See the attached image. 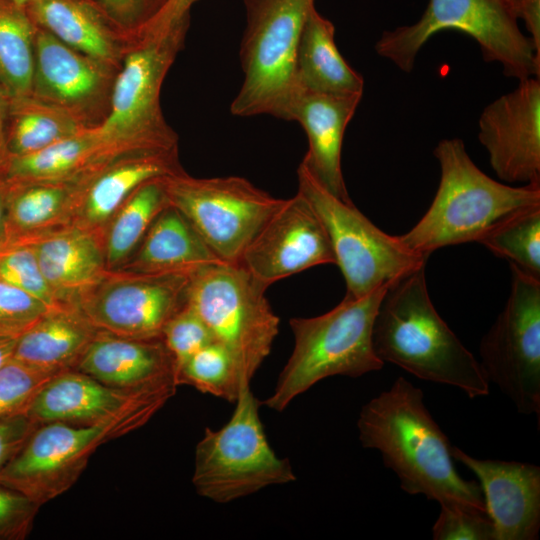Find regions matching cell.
<instances>
[{
	"mask_svg": "<svg viewBox=\"0 0 540 540\" xmlns=\"http://www.w3.org/2000/svg\"><path fill=\"white\" fill-rule=\"evenodd\" d=\"M357 428L361 445L380 452L407 494L487 512L479 483L458 474L453 446L427 410L422 390L405 378L362 407Z\"/></svg>",
	"mask_w": 540,
	"mask_h": 540,
	"instance_id": "obj_1",
	"label": "cell"
},
{
	"mask_svg": "<svg viewBox=\"0 0 540 540\" xmlns=\"http://www.w3.org/2000/svg\"><path fill=\"white\" fill-rule=\"evenodd\" d=\"M425 266L388 286L374 320V352L422 380L457 387L470 398L486 396L489 382L479 361L430 299Z\"/></svg>",
	"mask_w": 540,
	"mask_h": 540,
	"instance_id": "obj_2",
	"label": "cell"
},
{
	"mask_svg": "<svg viewBox=\"0 0 540 540\" xmlns=\"http://www.w3.org/2000/svg\"><path fill=\"white\" fill-rule=\"evenodd\" d=\"M433 154L441 171L435 197L416 225L399 236L419 254L479 242L511 216L540 206V183L513 187L492 179L475 165L459 138L441 140Z\"/></svg>",
	"mask_w": 540,
	"mask_h": 540,
	"instance_id": "obj_3",
	"label": "cell"
},
{
	"mask_svg": "<svg viewBox=\"0 0 540 540\" xmlns=\"http://www.w3.org/2000/svg\"><path fill=\"white\" fill-rule=\"evenodd\" d=\"M389 285L354 298L345 295L330 311L289 321L294 346L273 393L261 402L281 412L300 394L331 376L357 378L382 369L372 332L381 300Z\"/></svg>",
	"mask_w": 540,
	"mask_h": 540,
	"instance_id": "obj_4",
	"label": "cell"
},
{
	"mask_svg": "<svg viewBox=\"0 0 540 540\" xmlns=\"http://www.w3.org/2000/svg\"><path fill=\"white\" fill-rule=\"evenodd\" d=\"M267 288L240 263L207 264L189 276L186 304L233 358L241 387L250 385L279 333Z\"/></svg>",
	"mask_w": 540,
	"mask_h": 540,
	"instance_id": "obj_5",
	"label": "cell"
},
{
	"mask_svg": "<svg viewBox=\"0 0 540 540\" xmlns=\"http://www.w3.org/2000/svg\"><path fill=\"white\" fill-rule=\"evenodd\" d=\"M459 30L479 45L486 62H498L507 77L520 80L540 75V55L519 29L505 0H429L420 19L383 32L375 44L380 56L411 72L416 56L435 33Z\"/></svg>",
	"mask_w": 540,
	"mask_h": 540,
	"instance_id": "obj_6",
	"label": "cell"
},
{
	"mask_svg": "<svg viewBox=\"0 0 540 540\" xmlns=\"http://www.w3.org/2000/svg\"><path fill=\"white\" fill-rule=\"evenodd\" d=\"M314 0H245L240 46L242 85L230 105L235 116L271 115L285 120L296 93L295 60Z\"/></svg>",
	"mask_w": 540,
	"mask_h": 540,
	"instance_id": "obj_7",
	"label": "cell"
},
{
	"mask_svg": "<svg viewBox=\"0 0 540 540\" xmlns=\"http://www.w3.org/2000/svg\"><path fill=\"white\" fill-rule=\"evenodd\" d=\"M235 402L230 420L218 430L205 428L195 449V490L221 504L296 480L289 460L279 458L268 442L259 417L261 402L250 385L239 389Z\"/></svg>",
	"mask_w": 540,
	"mask_h": 540,
	"instance_id": "obj_8",
	"label": "cell"
},
{
	"mask_svg": "<svg viewBox=\"0 0 540 540\" xmlns=\"http://www.w3.org/2000/svg\"><path fill=\"white\" fill-rule=\"evenodd\" d=\"M168 400H150L92 425L40 424L1 471L0 483L24 494L40 507L76 483L101 445L145 425Z\"/></svg>",
	"mask_w": 540,
	"mask_h": 540,
	"instance_id": "obj_9",
	"label": "cell"
},
{
	"mask_svg": "<svg viewBox=\"0 0 540 540\" xmlns=\"http://www.w3.org/2000/svg\"><path fill=\"white\" fill-rule=\"evenodd\" d=\"M187 28L143 34L131 43L113 81L109 110L97 124L105 140L134 153L177 149V136L161 111L160 91Z\"/></svg>",
	"mask_w": 540,
	"mask_h": 540,
	"instance_id": "obj_10",
	"label": "cell"
},
{
	"mask_svg": "<svg viewBox=\"0 0 540 540\" xmlns=\"http://www.w3.org/2000/svg\"><path fill=\"white\" fill-rule=\"evenodd\" d=\"M298 193L311 205L329 237L346 295L358 298L426 265L429 256L407 247L361 213L324 189L301 165Z\"/></svg>",
	"mask_w": 540,
	"mask_h": 540,
	"instance_id": "obj_11",
	"label": "cell"
},
{
	"mask_svg": "<svg viewBox=\"0 0 540 540\" xmlns=\"http://www.w3.org/2000/svg\"><path fill=\"white\" fill-rule=\"evenodd\" d=\"M164 183L170 205L226 263L240 261L247 245L283 202L239 176L195 178L182 171L165 176Z\"/></svg>",
	"mask_w": 540,
	"mask_h": 540,
	"instance_id": "obj_12",
	"label": "cell"
},
{
	"mask_svg": "<svg viewBox=\"0 0 540 540\" xmlns=\"http://www.w3.org/2000/svg\"><path fill=\"white\" fill-rule=\"evenodd\" d=\"M505 307L480 342L479 361L494 383L524 415L540 418V279L510 265Z\"/></svg>",
	"mask_w": 540,
	"mask_h": 540,
	"instance_id": "obj_13",
	"label": "cell"
},
{
	"mask_svg": "<svg viewBox=\"0 0 540 540\" xmlns=\"http://www.w3.org/2000/svg\"><path fill=\"white\" fill-rule=\"evenodd\" d=\"M190 274L110 270L77 308L97 330L137 339H162L167 322L186 305Z\"/></svg>",
	"mask_w": 540,
	"mask_h": 540,
	"instance_id": "obj_14",
	"label": "cell"
},
{
	"mask_svg": "<svg viewBox=\"0 0 540 540\" xmlns=\"http://www.w3.org/2000/svg\"><path fill=\"white\" fill-rule=\"evenodd\" d=\"M240 263L266 287L311 267L335 264L327 232L300 194L283 199L245 248Z\"/></svg>",
	"mask_w": 540,
	"mask_h": 540,
	"instance_id": "obj_15",
	"label": "cell"
},
{
	"mask_svg": "<svg viewBox=\"0 0 540 540\" xmlns=\"http://www.w3.org/2000/svg\"><path fill=\"white\" fill-rule=\"evenodd\" d=\"M478 138L498 178L540 183V81L529 77L482 111Z\"/></svg>",
	"mask_w": 540,
	"mask_h": 540,
	"instance_id": "obj_16",
	"label": "cell"
},
{
	"mask_svg": "<svg viewBox=\"0 0 540 540\" xmlns=\"http://www.w3.org/2000/svg\"><path fill=\"white\" fill-rule=\"evenodd\" d=\"M112 69L37 28L32 96L65 109L92 126V113L111 92Z\"/></svg>",
	"mask_w": 540,
	"mask_h": 540,
	"instance_id": "obj_17",
	"label": "cell"
},
{
	"mask_svg": "<svg viewBox=\"0 0 540 540\" xmlns=\"http://www.w3.org/2000/svg\"><path fill=\"white\" fill-rule=\"evenodd\" d=\"M452 457L472 471L481 487L495 540H535L540 530V467L477 459L458 447Z\"/></svg>",
	"mask_w": 540,
	"mask_h": 540,
	"instance_id": "obj_18",
	"label": "cell"
},
{
	"mask_svg": "<svg viewBox=\"0 0 540 540\" xmlns=\"http://www.w3.org/2000/svg\"><path fill=\"white\" fill-rule=\"evenodd\" d=\"M176 387L174 383H167L141 390H123L72 369L52 377L37 393L26 413L38 425L49 422L92 425L150 400L170 399Z\"/></svg>",
	"mask_w": 540,
	"mask_h": 540,
	"instance_id": "obj_19",
	"label": "cell"
},
{
	"mask_svg": "<svg viewBox=\"0 0 540 540\" xmlns=\"http://www.w3.org/2000/svg\"><path fill=\"white\" fill-rule=\"evenodd\" d=\"M362 95H332L297 90L285 120L297 121L308 138L300 165L329 193L352 202L343 177L341 152L346 127Z\"/></svg>",
	"mask_w": 540,
	"mask_h": 540,
	"instance_id": "obj_20",
	"label": "cell"
},
{
	"mask_svg": "<svg viewBox=\"0 0 540 540\" xmlns=\"http://www.w3.org/2000/svg\"><path fill=\"white\" fill-rule=\"evenodd\" d=\"M27 242L32 243L42 274L63 306L77 308L80 299L110 271L104 240L76 225L43 233Z\"/></svg>",
	"mask_w": 540,
	"mask_h": 540,
	"instance_id": "obj_21",
	"label": "cell"
},
{
	"mask_svg": "<svg viewBox=\"0 0 540 540\" xmlns=\"http://www.w3.org/2000/svg\"><path fill=\"white\" fill-rule=\"evenodd\" d=\"M75 370L123 390L176 384L173 359L162 339H130L100 330Z\"/></svg>",
	"mask_w": 540,
	"mask_h": 540,
	"instance_id": "obj_22",
	"label": "cell"
},
{
	"mask_svg": "<svg viewBox=\"0 0 540 540\" xmlns=\"http://www.w3.org/2000/svg\"><path fill=\"white\" fill-rule=\"evenodd\" d=\"M182 171L177 149L121 157L84 183L71 224L93 232L104 240L112 217L140 185Z\"/></svg>",
	"mask_w": 540,
	"mask_h": 540,
	"instance_id": "obj_23",
	"label": "cell"
},
{
	"mask_svg": "<svg viewBox=\"0 0 540 540\" xmlns=\"http://www.w3.org/2000/svg\"><path fill=\"white\" fill-rule=\"evenodd\" d=\"M130 154L136 153L105 140L95 125L40 151L9 157L1 179L11 182L83 180Z\"/></svg>",
	"mask_w": 540,
	"mask_h": 540,
	"instance_id": "obj_24",
	"label": "cell"
},
{
	"mask_svg": "<svg viewBox=\"0 0 540 540\" xmlns=\"http://www.w3.org/2000/svg\"><path fill=\"white\" fill-rule=\"evenodd\" d=\"M85 181H7L9 188L2 244L27 241L71 225Z\"/></svg>",
	"mask_w": 540,
	"mask_h": 540,
	"instance_id": "obj_25",
	"label": "cell"
},
{
	"mask_svg": "<svg viewBox=\"0 0 540 540\" xmlns=\"http://www.w3.org/2000/svg\"><path fill=\"white\" fill-rule=\"evenodd\" d=\"M222 262L190 222L172 205L162 210L125 266L119 271L138 274H191Z\"/></svg>",
	"mask_w": 540,
	"mask_h": 540,
	"instance_id": "obj_26",
	"label": "cell"
},
{
	"mask_svg": "<svg viewBox=\"0 0 540 540\" xmlns=\"http://www.w3.org/2000/svg\"><path fill=\"white\" fill-rule=\"evenodd\" d=\"M97 332L76 307L52 310L18 337L12 359L52 375L76 369Z\"/></svg>",
	"mask_w": 540,
	"mask_h": 540,
	"instance_id": "obj_27",
	"label": "cell"
},
{
	"mask_svg": "<svg viewBox=\"0 0 540 540\" xmlns=\"http://www.w3.org/2000/svg\"><path fill=\"white\" fill-rule=\"evenodd\" d=\"M295 84L297 90L315 93H363V77L348 65L336 46L334 25L315 7L307 16L298 43Z\"/></svg>",
	"mask_w": 540,
	"mask_h": 540,
	"instance_id": "obj_28",
	"label": "cell"
},
{
	"mask_svg": "<svg viewBox=\"0 0 540 540\" xmlns=\"http://www.w3.org/2000/svg\"><path fill=\"white\" fill-rule=\"evenodd\" d=\"M33 21L61 42L115 67L120 46L99 14L80 0H32L27 7Z\"/></svg>",
	"mask_w": 540,
	"mask_h": 540,
	"instance_id": "obj_29",
	"label": "cell"
},
{
	"mask_svg": "<svg viewBox=\"0 0 540 540\" xmlns=\"http://www.w3.org/2000/svg\"><path fill=\"white\" fill-rule=\"evenodd\" d=\"M87 127L90 126L67 110L32 95L9 99V157L40 151Z\"/></svg>",
	"mask_w": 540,
	"mask_h": 540,
	"instance_id": "obj_30",
	"label": "cell"
},
{
	"mask_svg": "<svg viewBox=\"0 0 540 540\" xmlns=\"http://www.w3.org/2000/svg\"><path fill=\"white\" fill-rule=\"evenodd\" d=\"M164 177L140 185L112 217L104 235L108 270L120 268L131 257L152 222L170 205Z\"/></svg>",
	"mask_w": 540,
	"mask_h": 540,
	"instance_id": "obj_31",
	"label": "cell"
},
{
	"mask_svg": "<svg viewBox=\"0 0 540 540\" xmlns=\"http://www.w3.org/2000/svg\"><path fill=\"white\" fill-rule=\"evenodd\" d=\"M36 32L27 7L0 0V86L9 99L32 93Z\"/></svg>",
	"mask_w": 540,
	"mask_h": 540,
	"instance_id": "obj_32",
	"label": "cell"
},
{
	"mask_svg": "<svg viewBox=\"0 0 540 540\" xmlns=\"http://www.w3.org/2000/svg\"><path fill=\"white\" fill-rule=\"evenodd\" d=\"M479 243L525 274L540 279V206L506 219Z\"/></svg>",
	"mask_w": 540,
	"mask_h": 540,
	"instance_id": "obj_33",
	"label": "cell"
},
{
	"mask_svg": "<svg viewBox=\"0 0 540 540\" xmlns=\"http://www.w3.org/2000/svg\"><path fill=\"white\" fill-rule=\"evenodd\" d=\"M177 385L193 386L202 393L235 402L241 383L229 352L213 341L194 353L175 373Z\"/></svg>",
	"mask_w": 540,
	"mask_h": 540,
	"instance_id": "obj_34",
	"label": "cell"
},
{
	"mask_svg": "<svg viewBox=\"0 0 540 540\" xmlns=\"http://www.w3.org/2000/svg\"><path fill=\"white\" fill-rule=\"evenodd\" d=\"M0 280L32 295L51 309L67 307L58 302L46 282L31 242L0 246Z\"/></svg>",
	"mask_w": 540,
	"mask_h": 540,
	"instance_id": "obj_35",
	"label": "cell"
},
{
	"mask_svg": "<svg viewBox=\"0 0 540 540\" xmlns=\"http://www.w3.org/2000/svg\"><path fill=\"white\" fill-rule=\"evenodd\" d=\"M55 375L14 359L0 368V418L26 413L40 389Z\"/></svg>",
	"mask_w": 540,
	"mask_h": 540,
	"instance_id": "obj_36",
	"label": "cell"
},
{
	"mask_svg": "<svg viewBox=\"0 0 540 540\" xmlns=\"http://www.w3.org/2000/svg\"><path fill=\"white\" fill-rule=\"evenodd\" d=\"M162 341L173 359L176 373L187 359L214 340L204 321L186 304L165 325Z\"/></svg>",
	"mask_w": 540,
	"mask_h": 540,
	"instance_id": "obj_37",
	"label": "cell"
},
{
	"mask_svg": "<svg viewBox=\"0 0 540 540\" xmlns=\"http://www.w3.org/2000/svg\"><path fill=\"white\" fill-rule=\"evenodd\" d=\"M432 527L434 540H495L487 512L462 505H440Z\"/></svg>",
	"mask_w": 540,
	"mask_h": 540,
	"instance_id": "obj_38",
	"label": "cell"
},
{
	"mask_svg": "<svg viewBox=\"0 0 540 540\" xmlns=\"http://www.w3.org/2000/svg\"><path fill=\"white\" fill-rule=\"evenodd\" d=\"M52 310L56 309L0 280V337H19Z\"/></svg>",
	"mask_w": 540,
	"mask_h": 540,
	"instance_id": "obj_39",
	"label": "cell"
},
{
	"mask_svg": "<svg viewBox=\"0 0 540 540\" xmlns=\"http://www.w3.org/2000/svg\"><path fill=\"white\" fill-rule=\"evenodd\" d=\"M38 509L27 496L0 483V540L25 539Z\"/></svg>",
	"mask_w": 540,
	"mask_h": 540,
	"instance_id": "obj_40",
	"label": "cell"
},
{
	"mask_svg": "<svg viewBox=\"0 0 540 540\" xmlns=\"http://www.w3.org/2000/svg\"><path fill=\"white\" fill-rule=\"evenodd\" d=\"M165 0H93L116 25L140 35Z\"/></svg>",
	"mask_w": 540,
	"mask_h": 540,
	"instance_id": "obj_41",
	"label": "cell"
},
{
	"mask_svg": "<svg viewBox=\"0 0 540 540\" xmlns=\"http://www.w3.org/2000/svg\"><path fill=\"white\" fill-rule=\"evenodd\" d=\"M37 426L27 413L0 418V473L22 449Z\"/></svg>",
	"mask_w": 540,
	"mask_h": 540,
	"instance_id": "obj_42",
	"label": "cell"
},
{
	"mask_svg": "<svg viewBox=\"0 0 540 540\" xmlns=\"http://www.w3.org/2000/svg\"><path fill=\"white\" fill-rule=\"evenodd\" d=\"M197 0H165L159 10L145 26L141 35L167 31L188 26L189 11Z\"/></svg>",
	"mask_w": 540,
	"mask_h": 540,
	"instance_id": "obj_43",
	"label": "cell"
},
{
	"mask_svg": "<svg viewBox=\"0 0 540 540\" xmlns=\"http://www.w3.org/2000/svg\"><path fill=\"white\" fill-rule=\"evenodd\" d=\"M515 16L522 19L540 55V0H518L513 7Z\"/></svg>",
	"mask_w": 540,
	"mask_h": 540,
	"instance_id": "obj_44",
	"label": "cell"
},
{
	"mask_svg": "<svg viewBox=\"0 0 540 540\" xmlns=\"http://www.w3.org/2000/svg\"><path fill=\"white\" fill-rule=\"evenodd\" d=\"M9 98L0 86V179L9 159L7 150V122Z\"/></svg>",
	"mask_w": 540,
	"mask_h": 540,
	"instance_id": "obj_45",
	"label": "cell"
},
{
	"mask_svg": "<svg viewBox=\"0 0 540 540\" xmlns=\"http://www.w3.org/2000/svg\"><path fill=\"white\" fill-rule=\"evenodd\" d=\"M8 188V182L4 179H0V245L3 243L5 236V216Z\"/></svg>",
	"mask_w": 540,
	"mask_h": 540,
	"instance_id": "obj_46",
	"label": "cell"
},
{
	"mask_svg": "<svg viewBox=\"0 0 540 540\" xmlns=\"http://www.w3.org/2000/svg\"><path fill=\"white\" fill-rule=\"evenodd\" d=\"M17 339L18 337H0V368L12 359Z\"/></svg>",
	"mask_w": 540,
	"mask_h": 540,
	"instance_id": "obj_47",
	"label": "cell"
},
{
	"mask_svg": "<svg viewBox=\"0 0 540 540\" xmlns=\"http://www.w3.org/2000/svg\"><path fill=\"white\" fill-rule=\"evenodd\" d=\"M12 1L16 2L19 5L25 6V7H28L29 4L32 2V0H12Z\"/></svg>",
	"mask_w": 540,
	"mask_h": 540,
	"instance_id": "obj_48",
	"label": "cell"
},
{
	"mask_svg": "<svg viewBox=\"0 0 540 540\" xmlns=\"http://www.w3.org/2000/svg\"><path fill=\"white\" fill-rule=\"evenodd\" d=\"M505 1L508 3V5L510 6V8H511L512 11H513V7L515 6V4H516V2H517L518 0H505ZM514 15H515V14H514Z\"/></svg>",
	"mask_w": 540,
	"mask_h": 540,
	"instance_id": "obj_49",
	"label": "cell"
}]
</instances>
